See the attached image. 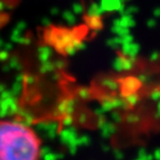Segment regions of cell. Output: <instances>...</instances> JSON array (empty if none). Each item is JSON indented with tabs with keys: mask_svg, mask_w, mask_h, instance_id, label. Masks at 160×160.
<instances>
[{
	"mask_svg": "<svg viewBox=\"0 0 160 160\" xmlns=\"http://www.w3.org/2000/svg\"><path fill=\"white\" fill-rule=\"evenodd\" d=\"M41 140L30 126L0 119V160H40Z\"/></svg>",
	"mask_w": 160,
	"mask_h": 160,
	"instance_id": "cell-1",
	"label": "cell"
}]
</instances>
